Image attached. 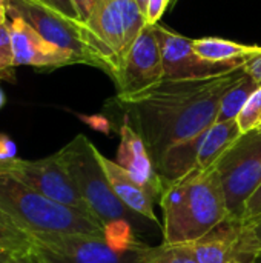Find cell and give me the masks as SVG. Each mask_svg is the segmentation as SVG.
<instances>
[{
	"instance_id": "6da1fadb",
	"label": "cell",
	"mask_w": 261,
	"mask_h": 263,
	"mask_svg": "<svg viewBox=\"0 0 261 263\" xmlns=\"http://www.w3.org/2000/svg\"><path fill=\"white\" fill-rule=\"evenodd\" d=\"M245 68L203 80H163L135 100L122 103L131 126L145 140L155 166L174 145L189 140L217 122L223 96Z\"/></svg>"
},
{
	"instance_id": "7a4b0ae2",
	"label": "cell",
	"mask_w": 261,
	"mask_h": 263,
	"mask_svg": "<svg viewBox=\"0 0 261 263\" xmlns=\"http://www.w3.org/2000/svg\"><path fill=\"white\" fill-rule=\"evenodd\" d=\"M158 205L163 213V242L171 245L192 243L229 220L215 168H195L177 180L166 182Z\"/></svg>"
},
{
	"instance_id": "3957f363",
	"label": "cell",
	"mask_w": 261,
	"mask_h": 263,
	"mask_svg": "<svg viewBox=\"0 0 261 263\" xmlns=\"http://www.w3.org/2000/svg\"><path fill=\"white\" fill-rule=\"evenodd\" d=\"M57 156L111 242L132 240L134 230L148 228L149 220L131 211L115 196L98 162V149L86 136H75Z\"/></svg>"
},
{
	"instance_id": "277c9868",
	"label": "cell",
	"mask_w": 261,
	"mask_h": 263,
	"mask_svg": "<svg viewBox=\"0 0 261 263\" xmlns=\"http://www.w3.org/2000/svg\"><path fill=\"white\" fill-rule=\"evenodd\" d=\"M0 210L29 236H106L105 228L91 214L55 202L2 170Z\"/></svg>"
},
{
	"instance_id": "5b68a950",
	"label": "cell",
	"mask_w": 261,
	"mask_h": 263,
	"mask_svg": "<svg viewBox=\"0 0 261 263\" xmlns=\"http://www.w3.org/2000/svg\"><path fill=\"white\" fill-rule=\"evenodd\" d=\"M86 39L111 77L140 32L148 26L135 0H97L83 23Z\"/></svg>"
},
{
	"instance_id": "8992f818",
	"label": "cell",
	"mask_w": 261,
	"mask_h": 263,
	"mask_svg": "<svg viewBox=\"0 0 261 263\" xmlns=\"http://www.w3.org/2000/svg\"><path fill=\"white\" fill-rule=\"evenodd\" d=\"M31 247L45 263H140L143 242H111L106 236H31Z\"/></svg>"
},
{
	"instance_id": "52a82bcc",
	"label": "cell",
	"mask_w": 261,
	"mask_h": 263,
	"mask_svg": "<svg viewBox=\"0 0 261 263\" xmlns=\"http://www.w3.org/2000/svg\"><path fill=\"white\" fill-rule=\"evenodd\" d=\"M214 168L223 186L229 220L243 222L246 203L261 183V131L242 134Z\"/></svg>"
},
{
	"instance_id": "ba28073f",
	"label": "cell",
	"mask_w": 261,
	"mask_h": 263,
	"mask_svg": "<svg viewBox=\"0 0 261 263\" xmlns=\"http://www.w3.org/2000/svg\"><path fill=\"white\" fill-rule=\"evenodd\" d=\"M8 17H20L43 39L74 59L75 63L95 66L105 71L103 63L91 49L85 25L68 18L34 0H6Z\"/></svg>"
},
{
	"instance_id": "9c48e42d",
	"label": "cell",
	"mask_w": 261,
	"mask_h": 263,
	"mask_svg": "<svg viewBox=\"0 0 261 263\" xmlns=\"http://www.w3.org/2000/svg\"><path fill=\"white\" fill-rule=\"evenodd\" d=\"M111 79L115 83L120 103L138 99L165 80L163 59L154 26L148 25L140 32Z\"/></svg>"
},
{
	"instance_id": "30bf717a",
	"label": "cell",
	"mask_w": 261,
	"mask_h": 263,
	"mask_svg": "<svg viewBox=\"0 0 261 263\" xmlns=\"http://www.w3.org/2000/svg\"><path fill=\"white\" fill-rule=\"evenodd\" d=\"M0 170L12 174L15 179H18L29 188L55 202L91 214L75 183L62 165L57 153L38 160H25L17 157Z\"/></svg>"
},
{
	"instance_id": "8fae6325",
	"label": "cell",
	"mask_w": 261,
	"mask_h": 263,
	"mask_svg": "<svg viewBox=\"0 0 261 263\" xmlns=\"http://www.w3.org/2000/svg\"><path fill=\"white\" fill-rule=\"evenodd\" d=\"M157 35L165 80H203L229 74L245 66V63H214L200 57L192 46V39L174 32L162 25H154Z\"/></svg>"
},
{
	"instance_id": "7c38bea8",
	"label": "cell",
	"mask_w": 261,
	"mask_h": 263,
	"mask_svg": "<svg viewBox=\"0 0 261 263\" xmlns=\"http://www.w3.org/2000/svg\"><path fill=\"white\" fill-rule=\"evenodd\" d=\"M198 263H255L248 223L226 220L205 237L188 243Z\"/></svg>"
},
{
	"instance_id": "4fadbf2b",
	"label": "cell",
	"mask_w": 261,
	"mask_h": 263,
	"mask_svg": "<svg viewBox=\"0 0 261 263\" xmlns=\"http://www.w3.org/2000/svg\"><path fill=\"white\" fill-rule=\"evenodd\" d=\"M9 31L15 66H32L52 71L62 66L75 65L74 59L43 39L31 25L20 17H9Z\"/></svg>"
},
{
	"instance_id": "5bb4252c",
	"label": "cell",
	"mask_w": 261,
	"mask_h": 263,
	"mask_svg": "<svg viewBox=\"0 0 261 263\" xmlns=\"http://www.w3.org/2000/svg\"><path fill=\"white\" fill-rule=\"evenodd\" d=\"M115 162L125 171H128L131 177L142 183L154 196L155 202H158L165 191L166 182L158 174L155 162L149 154L145 140L129 122H125L120 126V145Z\"/></svg>"
},
{
	"instance_id": "9a60e30c",
	"label": "cell",
	"mask_w": 261,
	"mask_h": 263,
	"mask_svg": "<svg viewBox=\"0 0 261 263\" xmlns=\"http://www.w3.org/2000/svg\"><path fill=\"white\" fill-rule=\"evenodd\" d=\"M98 162L108 177L112 191L120 199V202L125 203L131 211L158 225V219L154 211V203H155L154 196L134 177H131V174L125 171L115 160L108 159L100 151H98Z\"/></svg>"
},
{
	"instance_id": "2e32d148",
	"label": "cell",
	"mask_w": 261,
	"mask_h": 263,
	"mask_svg": "<svg viewBox=\"0 0 261 263\" xmlns=\"http://www.w3.org/2000/svg\"><path fill=\"white\" fill-rule=\"evenodd\" d=\"M242 136L237 120L215 122L203 133L202 145L198 149V168L211 170L222 159V156L237 142Z\"/></svg>"
},
{
	"instance_id": "e0dca14e",
	"label": "cell",
	"mask_w": 261,
	"mask_h": 263,
	"mask_svg": "<svg viewBox=\"0 0 261 263\" xmlns=\"http://www.w3.org/2000/svg\"><path fill=\"white\" fill-rule=\"evenodd\" d=\"M192 46L200 57L214 63H246L261 52V46L257 45H243L217 37L192 39Z\"/></svg>"
},
{
	"instance_id": "ac0fdd59",
	"label": "cell",
	"mask_w": 261,
	"mask_h": 263,
	"mask_svg": "<svg viewBox=\"0 0 261 263\" xmlns=\"http://www.w3.org/2000/svg\"><path fill=\"white\" fill-rule=\"evenodd\" d=\"M260 86L245 72L234 86L228 89V92L223 96L217 122H229L235 120L240 111L243 109L245 103L249 100V97L258 89Z\"/></svg>"
},
{
	"instance_id": "d6986e66",
	"label": "cell",
	"mask_w": 261,
	"mask_h": 263,
	"mask_svg": "<svg viewBox=\"0 0 261 263\" xmlns=\"http://www.w3.org/2000/svg\"><path fill=\"white\" fill-rule=\"evenodd\" d=\"M140 263H198L192 256L188 245H171L162 243L157 247H149L143 243Z\"/></svg>"
},
{
	"instance_id": "ffe728a7",
	"label": "cell",
	"mask_w": 261,
	"mask_h": 263,
	"mask_svg": "<svg viewBox=\"0 0 261 263\" xmlns=\"http://www.w3.org/2000/svg\"><path fill=\"white\" fill-rule=\"evenodd\" d=\"M31 248V236L0 210V253L15 254Z\"/></svg>"
},
{
	"instance_id": "44dd1931",
	"label": "cell",
	"mask_w": 261,
	"mask_h": 263,
	"mask_svg": "<svg viewBox=\"0 0 261 263\" xmlns=\"http://www.w3.org/2000/svg\"><path fill=\"white\" fill-rule=\"evenodd\" d=\"M14 51L11 42V31L9 25H0V79L6 82L15 80L14 72Z\"/></svg>"
},
{
	"instance_id": "7402d4cb",
	"label": "cell",
	"mask_w": 261,
	"mask_h": 263,
	"mask_svg": "<svg viewBox=\"0 0 261 263\" xmlns=\"http://www.w3.org/2000/svg\"><path fill=\"white\" fill-rule=\"evenodd\" d=\"M235 120L238 123L242 134L257 129L261 120V86L249 97V100L245 103L243 109L240 111Z\"/></svg>"
},
{
	"instance_id": "603a6c76",
	"label": "cell",
	"mask_w": 261,
	"mask_h": 263,
	"mask_svg": "<svg viewBox=\"0 0 261 263\" xmlns=\"http://www.w3.org/2000/svg\"><path fill=\"white\" fill-rule=\"evenodd\" d=\"M34 2H37V3H40V5H43V6H46V8L68 17V18L80 22L78 12H77L75 6L72 3V0H34Z\"/></svg>"
},
{
	"instance_id": "cb8c5ba5",
	"label": "cell",
	"mask_w": 261,
	"mask_h": 263,
	"mask_svg": "<svg viewBox=\"0 0 261 263\" xmlns=\"http://www.w3.org/2000/svg\"><path fill=\"white\" fill-rule=\"evenodd\" d=\"M169 5H171V0H148L146 11H145L146 23L151 26L157 25Z\"/></svg>"
},
{
	"instance_id": "d4e9b609",
	"label": "cell",
	"mask_w": 261,
	"mask_h": 263,
	"mask_svg": "<svg viewBox=\"0 0 261 263\" xmlns=\"http://www.w3.org/2000/svg\"><path fill=\"white\" fill-rule=\"evenodd\" d=\"M15 159H17V145H15V142L9 136L0 133V168L11 163Z\"/></svg>"
},
{
	"instance_id": "484cf974",
	"label": "cell",
	"mask_w": 261,
	"mask_h": 263,
	"mask_svg": "<svg viewBox=\"0 0 261 263\" xmlns=\"http://www.w3.org/2000/svg\"><path fill=\"white\" fill-rule=\"evenodd\" d=\"M261 217V183L255 190V193L249 197L246 208H245V217L243 223H251Z\"/></svg>"
},
{
	"instance_id": "4316f807",
	"label": "cell",
	"mask_w": 261,
	"mask_h": 263,
	"mask_svg": "<svg viewBox=\"0 0 261 263\" xmlns=\"http://www.w3.org/2000/svg\"><path fill=\"white\" fill-rule=\"evenodd\" d=\"M245 72L258 85L261 86V52L251 57L249 60H246L245 63Z\"/></svg>"
},
{
	"instance_id": "83f0119b",
	"label": "cell",
	"mask_w": 261,
	"mask_h": 263,
	"mask_svg": "<svg viewBox=\"0 0 261 263\" xmlns=\"http://www.w3.org/2000/svg\"><path fill=\"white\" fill-rule=\"evenodd\" d=\"M8 263H45V260H43V259L40 257V254L31 247V248L26 250V251L11 254L9 262Z\"/></svg>"
},
{
	"instance_id": "f1b7e54d",
	"label": "cell",
	"mask_w": 261,
	"mask_h": 263,
	"mask_svg": "<svg viewBox=\"0 0 261 263\" xmlns=\"http://www.w3.org/2000/svg\"><path fill=\"white\" fill-rule=\"evenodd\" d=\"M249 228V234H251V242L254 247V251L257 254V257L261 259V217L248 223Z\"/></svg>"
},
{
	"instance_id": "f546056e",
	"label": "cell",
	"mask_w": 261,
	"mask_h": 263,
	"mask_svg": "<svg viewBox=\"0 0 261 263\" xmlns=\"http://www.w3.org/2000/svg\"><path fill=\"white\" fill-rule=\"evenodd\" d=\"M72 3H74L75 9H77V12H78L80 22L85 23V22L89 18L91 12H92L94 6H95V3H97V0H72Z\"/></svg>"
},
{
	"instance_id": "4dcf8cb0",
	"label": "cell",
	"mask_w": 261,
	"mask_h": 263,
	"mask_svg": "<svg viewBox=\"0 0 261 263\" xmlns=\"http://www.w3.org/2000/svg\"><path fill=\"white\" fill-rule=\"evenodd\" d=\"M6 17H8L6 8H0V25H5V23H8Z\"/></svg>"
},
{
	"instance_id": "1f68e13d",
	"label": "cell",
	"mask_w": 261,
	"mask_h": 263,
	"mask_svg": "<svg viewBox=\"0 0 261 263\" xmlns=\"http://www.w3.org/2000/svg\"><path fill=\"white\" fill-rule=\"evenodd\" d=\"M9 257H11V254H6V253H0V263H8V262H9Z\"/></svg>"
},
{
	"instance_id": "d6a6232c",
	"label": "cell",
	"mask_w": 261,
	"mask_h": 263,
	"mask_svg": "<svg viewBox=\"0 0 261 263\" xmlns=\"http://www.w3.org/2000/svg\"><path fill=\"white\" fill-rule=\"evenodd\" d=\"M137 2V5L140 6V9L145 12L146 11V5H148V0H135Z\"/></svg>"
},
{
	"instance_id": "836d02e7",
	"label": "cell",
	"mask_w": 261,
	"mask_h": 263,
	"mask_svg": "<svg viewBox=\"0 0 261 263\" xmlns=\"http://www.w3.org/2000/svg\"><path fill=\"white\" fill-rule=\"evenodd\" d=\"M5 102H6V97H5V92H3L2 88H0V109L5 106Z\"/></svg>"
},
{
	"instance_id": "e575fe53",
	"label": "cell",
	"mask_w": 261,
	"mask_h": 263,
	"mask_svg": "<svg viewBox=\"0 0 261 263\" xmlns=\"http://www.w3.org/2000/svg\"><path fill=\"white\" fill-rule=\"evenodd\" d=\"M0 8H6V0H0Z\"/></svg>"
},
{
	"instance_id": "d590c367",
	"label": "cell",
	"mask_w": 261,
	"mask_h": 263,
	"mask_svg": "<svg viewBox=\"0 0 261 263\" xmlns=\"http://www.w3.org/2000/svg\"><path fill=\"white\" fill-rule=\"evenodd\" d=\"M177 2H178V0H171V5H175Z\"/></svg>"
},
{
	"instance_id": "8d00e7d4",
	"label": "cell",
	"mask_w": 261,
	"mask_h": 263,
	"mask_svg": "<svg viewBox=\"0 0 261 263\" xmlns=\"http://www.w3.org/2000/svg\"><path fill=\"white\" fill-rule=\"evenodd\" d=\"M257 129H258V131H261V120H260V123H258V126H257Z\"/></svg>"
}]
</instances>
